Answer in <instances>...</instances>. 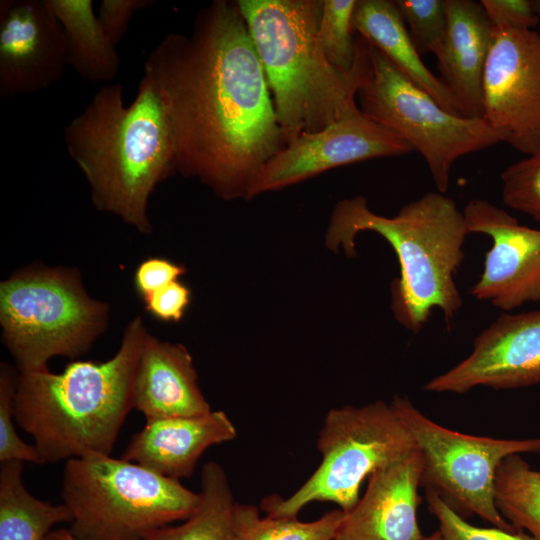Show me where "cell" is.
Instances as JSON below:
<instances>
[{"label": "cell", "instance_id": "obj_1", "mask_svg": "<svg viewBox=\"0 0 540 540\" xmlns=\"http://www.w3.org/2000/svg\"><path fill=\"white\" fill-rule=\"evenodd\" d=\"M144 76L167 114L177 172L221 199H247L287 139L237 2L215 0L197 12L190 35L167 34Z\"/></svg>", "mask_w": 540, "mask_h": 540}, {"label": "cell", "instance_id": "obj_2", "mask_svg": "<svg viewBox=\"0 0 540 540\" xmlns=\"http://www.w3.org/2000/svg\"><path fill=\"white\" fill-rule=\"evenodd\" d=\"M64 143L96 209L151 233L149 198L177 172L172 129L151 81L143 75L127 106L119 83L102 86L66 125Z\"/></svg>", "mask_w": 540, "mask_h": 540}, {"label": "cell", "instance_id": "obj_3", "mask_svg": "<svg viewBox=\"0 0 540 540\" xmlns=\"http://www.w3.org/2000/svg\"><path fill=\"white\" fill-rule=\"evenodd\" d=\"M364 231L383 237L397 256L400 274L391 284L395 319L418 334L438 308L449 327L463 304L455 275L469 234L456 203L444 193L428 192L386 217L374 213L363 196L345 198L332 211L325 244L353 256L355 239Z\"/></svg>", "mask_w": 540, "mask_h": 540}, {"label": "cell", "instance_id": "obj_4", "mask_svg": "<svg viewBox=\"0 0 540 540\" xmlns=\"http://www.w3.org/2000/svg\"><path fill=\"white\" fill-rule=\"evenodd\" d=\"M147 334L136 317L106 361H72L61 373L19 372L14 420L33 438L44 464L110 455L133 409V381Z\"/></svg>", "mask_w": 540, "mask_h": 540}, {"label": "cell", "instance_id": "obj_5", "mask_svg": "<svg viewBox=\"0 0 540 540\" xmlns=\"http://www.w3.org/2000/svg\"><path fill=\"white\" fill-rule=\"evenodd\" d=\"M287 144L325 129L356 104L360 66L329 63L317 40L323 0H237Z\"/></svg>", "mask_w": 540, "mask_h": 540}, {"label": "cell", "instance_id": "obj_6", "mask_svg": "<svg viewBox=\"0 0 540 540\" xmlns=\"http://www.w3.org/2000/svg\"><path fill=\"white\" fill-rule=\"evenodd\" d=\"M61 498L72 516L68 530L80 540H146L201 502L179 480L104 454L66 461Z\"/></svg>", "mask_w": 540, "mask_h": 540}, {"label": "cell", "instance_id": "obj_7", "mask_svg": "<svg viewBox=\"0 0 540 540\" xmlns=\"http://www.w3.org/2000/svg\"><path fill=\"white\" fill-rule=\"evenodd\" d=\"M108 312L87 295L75 270H24L0 284L2 339L20 373L86 353L106 329Z\"/></svg>", "mask_w": 540, "mask_h": 540}, {"label": "cell", "instance_id": "obj_8", "mask_svg": "<svg viewBox=\"0 0 540 540\" xmlns=\"http://www.w3.org/2000/svg\"><path fill=\"white\" fill-rule=\"evenodd\" d=\"M316 446L322 456L319 466L286 499L266 497L262 508L268 516L297 517L315 501L335 503L348 513L359 501L365 479L416 450L395 405L383 400L330 409Z\"/></svg>", "mask_w": 540, "mask_h": 540}, {"label": "cell", "instance_id": "obj_9", "mask_svg": "<svg viewBox=\"0 0 540 540\" xmlns=\"http://www.w3.org/2000/svg\"><path fill=\"white\" fill-rule=\"evenodd\" d=\"M356 48L359 109L422 155L438 192H447L457 159L501 142L482 118L457 116L444 109L358 34Z\"/></svg>", "mask_w": 540, "mask_h": 540}, {"label": "cell", "instance_id": "obj_10", "mask_svg": "<svg viewBox=\"0 0 540 540\" xmlns=\"http://www.w3.org/2000/svg\"><path fill=\"white\" fill-rule=\"evenodd\" d=\"M421 457V485L436 492L464 518L477 515L510 532L517 530L496 508L494 483L510 455L540 453V437L498 439L461 433L425 416L407 398L392 399Z\"/></svg>", "mask_w": 540, "mask_h": 540}, {"label": "cell", "instance_id": "obj_11", "mask_svg": "<svg viewBox=\"0 0 540 540\" xmlns=\"http://www.w3.org/2000/svg\"><path fill=\"white\" fill-rule=\"evenodd\" d=\"M482 119L515 150L540 152V34L494 27L483 74Z\"/></svg>", "mask_w": 540, "mask_h": 540}, {"label": "cell", "instance_id": "obj_12", "mask_svg": "<svg viewBox=\"0 0 540 540\" xmlns=\"http://www.w3.org/2000/svg\"><path fill=\"white\" fill-rule=\"evenodd\" d=\"M412 146L391 129L366 116L359 106L325 129L290 141L263 168L248 198L278 191L329 169L379 157H397Z\"/></svg>", "mask_w": 540, "mask_h": 540}, {"label": "cell", "instance_id": "obj_13", "mask_svg": "<svg viewBox=\"0 0 540 540\" xmlns=\"http://www.w3.org/2000/svg\"><path fill=\"white\" fill-rule=\"evenodd\" d=\"M540 383V309L504 313L481 331L472 352L423 389L463 394L476 387L508 390Z\"/></svg>", "mask_w": 540, "mask_h": 540}, {"label": "cell", "instance_id": "obj_14", "mask_svg": "<svg viewBox=\"0 0 540 540\" xmlns=\"http://www.w3.org/2000/svg\"><path fill=\"white\" fill-rule=\"evenodd\" d=\"M463 214L469 233L492 240L470 294L504 311L540 302V230L521 225L513 215L483 199L469 201Z\"/></svg>", "mask_w": 540, "mask_h": 540}, {"label": "cell", "instance_id": "obj_15", "mask_svg": "<svg viewBox=\"0 0 540 540\" xmlns=\"http://www.w3.org/2000/svg\"><path fill=\"white\" fill-rule=\"evenodd\" d=\"M67 65L63 28L44 0L0 1V97L41 92Z\"/></svg>", "mask_w": 540, "mask_h": 540}, {"label": "cell", "instance_id": "obj_16", "mask_svg": "<svg viewBox=\"0 0 540 540\" xmlns=\"http://www.w3.org/2000/svg\"><path fill=\"white\" fill-rule=\"evenodd\" d=\"M422 463L413 452L378 469L345 517L338 540H423L417 517Z\"/></svg>", "mask_w": 540, "mask_h": 540}, {"label": "cell", "instance_id": "obj_17", "mask_svg": "<svg viewBox=\"0 0 540 540\" xmlns=\"http://www.w3.org/2000/svg\"><path fill=\"white\" fill-rule=\"evenodd\" d=\"M237 430L221 410L195 417L146 420L132 438L122 459L172 479L190 477L209 447L231 441Z\"/></svg>", "mask_w": 540, "mask_h": 540}, {"label": "cell", "instance_id": "obj_18", "mask_svg": "<svg viewBox=\"0 0 540 540\" xmlns=\"http://www.w3.org/2000/svg\"><path fill=\"white\" fill-rule=\"evenodd\" d=\"M133 408L146 420L195 417L212 411L198 385L193 359L185 346L147 334L137 364Z\"/></svg>", "mask_w": 540, "mask_h": 540}, {"label": "cell", "instance_id": "obj_19", "mask_svg": "<svg viewBox=\"0 0 540 540\" xmlns=\"http://www.w3.org/2000/svg\"><path fill=\"white\" fill-rule=\"evenodd\" d=\"M448 28L436 56L440 79L469 117L482 118V82L494 27L480 1L446 0Z\"/></svg>", "mask_w": 540, "mask_h": 540}, {"label": "cell", "instance_id": "obj_20", "mask_svg": "<svg viewBox=\"0 0 540 540\" xmlns=\"http://www.w3.org/2000/svg\"><path fill=\"white\" fill-rule=\"evenodd\" d=\"M351 23L354 33L367 39L444 109L457 116L469 117L440 77L424 64L395 1L357 0Z\"/></svg>", "mask_w": 540, "mask_h": 540}, {"label": "cell", "instance_id": "obj_21", "mask_svg": "<svg viewBox=\"0 0 540 540\" xmlns=\"http://www.w3.org/2000/svg\"><path fill=\"white\" fill-rule=\"evenodd\" d=\"M63 28L70 65L80 77L113 80L119 72L116 47L105 34L91 0H44Z\"/></svg>", "mask_w": 540, "mask_h": 540}, {"label": "cell", "instance_id": "obj_22", "mask_svg": "<svg viewBox=\"0 0 540 540\" xmlns=\"http://www.w3.org/2000/svg\"><path fill=\"white\" fill-rule=\"evenodd\" d=\"M23 469V461L1 463L0 540H45L53 526L72 520L63 503L42 501L26 490Z\"/></svg>", "mask_w": 540, "mask_h": 540}, {"label": "cell", "instance_id": "obj_23", "mask_svg": "<svg viewBox=\"0 0 540 540\" xmlns=\"http://www.w3.org/2000/svg\"><path fill=\"white\" fill-rule=\"evenodd\" d=\"M201 502L192 516L178 526H165L146 540H238L232 490L223 467L206 463L201 472Z\"/></svg>", "mask_w": 540, "mask_h": 540}, {"label": "cell", "instance_id": "obj_24", "mask_svg": "<svg viewBox=\"0 0 540 540\" xmlns=\"http://www.w3.org/2000/svg\"><path fill=\"white\" fill-rule=\"evenodd\" d=\"M494 501L517 531L526 530L540 540V470L533 469L521 454L510 455L499 465Z\"/></svg>", "mask_w": 540, "mask_h": 540}, {"label": "cell", "instance_id": "obj_25", "mask_svg": "<svg viewBox=\"0 0 540 540\" xmlns=\"http://www.w3.org/2000/svg\"><path fill=\"white\" fill-rule=\"evenodd\" d=\"M344 517L340 508L310 522L297 517H261L258 509L249 504L235 503L234 508L238 540H334Z\"/></svg>", "mask_w": 540, "mask_h": 540}, {"label": "cell", "instance_id": "obj_26", "mask_svg": "<svg viewBox=\"0 0 540 540\" xmlns=\"http://www.w3.org/2000/svg\"><path fill=\"white\" fill-rule=\"evenodd\" d=\"M357 0H323L317 29L318 43L331 65L351 72L356 60L352 15Z\"/></svg>", "mask_w": 540, "mask_h": 540}, {"label": "cell", "instance_id": "obj_27", "mask_svg": "<svg viewBox=\"0 0 540 540\" xmlns=\"http://www.w3.org/2000/svg\"><path fill=\"white\" fill-rule=\"evenodd\" d=\"M395 3L418 53L437 56L448 28L446 0H395Z\"/></svg>", "mask_w": 540, "mask_h": 540}, {"label": "cell", "instance_id": "obj_28", "mask_svg": "<svg viewBox=\"0 0 540 540\" xmlns=\"http://www.w3.org/2000/svg\"><path fill=\"white\" fill-rule=\"evenodd\" d=\"M500 178L503 202L540 222V152L510 164Z\"/></svg>", "mask_w": 540, "mask_h": 540}, {"label": "cell", "instance_id": "obj_29", "mask_svg": "<svg viewBox=\"0 0 540 540\" xmlns=\"http://www.w3.org/2000/svg\"><path fill=\"white\" fill-rule=\"evenodd\" d=\"M18 374L7 363L0 367V462L18 460L44 464L34 445L24 442L14 426V397Z\"/></svg>", "mask_w": 540, "mask_h": 540}, {"label": "cell", "instance_id": "obj_30", "mask_svg": "<svg viewBox=\"0 0 540 540\" xmlns=\"http://www.w3.org/2000/svg\"><path fill=\"white\" fill-rule=\"evenodd\" d=\"M426 501L430 513L438 521V531L444 540H537L524 531L474 526L432 490H426Z\"/></svg>", "mask_w": 540, "mask_h": 540}, {"label": "cell", "instance_id": "obj_31", "mask_svg": "<svg viewBox=\"0 0 540 540\" xmlns=\"http://www.w3.org/2000/svg\"><path fill=\"white\" fill-rule=\"evenodd\" d=\"M480 3L493 27L534 30L540 22L530 0H481Z\"/></svg>", "mask_w": 540, "mask_h": 540}, {"label": "cell", "instance_id": "obj_32", "mask_svg": "<svg viewBox=\"0 0 540 540\" xmlns=\"http://www.w3.org/2000/svg\"><path fill=\"white\" fill-rule=\"evenodd\" d=\"M190 295L189 288L176 280L143 300L146 311L153 317L165 322H178L190 303Z\"/></svg>", "mask_w": 540, "mask_h": 540}, {"label": "cell", "instance_id": "obj_33", "mask_svg": "<svg viewBox=\"0 0 540 540\" xmlns=\"http://www.w3.org/2000/svg\"><path fill=\"white\" fill-rule=\"evenodd\" d=\"M154 3L153 0H103L101 2L98 19L115 47L123 39L132 16Z\"/></svg>", "mask_w": 540, "mask_h": 540}, {"label": "cell", "instance_id": "obj_34", "mask_svg": "<svg viewBox=\"0 0 540 540\" xmlns=\"http://www.w3.org/2000/svg\"><path fill=\"white\" fill-rule=\"evenodd\" d=\"M186 272L184 266L165 258H148L136 268L134 286L142 299L159 288L178 280Z\"/></svg>", "mask_w": 540, "mask_h": 540}, {"label": "cell", "instance_id": "obj_35", "mask_svg": "<svg viewBox=\"0 0 540 540\" xmlns=\"http://www.w3.org/2000/svg\"><path fill=\"white\" fill-rule=\"evenodd\" d=\"M45 540H80L76 538L68 529H58L51 531Z\"/></svg>", "mask_w": 540, "mask_h": 540}, {"label": "cell", "instance_id": "obj_36", "mask_svg": "<svg viewBox=\"0 0 540 540\" xmlns=\"http://www.w3.org/2000/svg\"><path fill=\"white\" fill-rule=\"evenodd\" d=\"M423 540H444L441 533L437 530L430 536L425 537Z\"/></svg>", "mask_w": 540, "mask_h": 540}, {"label": "cell", "instance_id": "obj_37", "mask_svg": "<svg viewBox=\"0 0 540 540\" xmlns=\"http://www.w3.org/2000/svg\"><path fill=\"white\" fill-rule=\"evenodd\" d=\"M532 2H533L534 9L540 18V0H533Z\"/></svg>", "mask_w": 540, "mask_h": 540}, {"label": "cell", "instance_id": "obj_38", "mask_svg": "<svg viewBox=\"0 0 540 540\" xmlns=\"http://www.w3.org/2000/svg\"><path fill=\"white\" fill-rule=\"evenodd\" d=\"M334 540H338L337 537Z\"/></svg>", "mask_w": 540, "mask_h": 540}]
</instances>
